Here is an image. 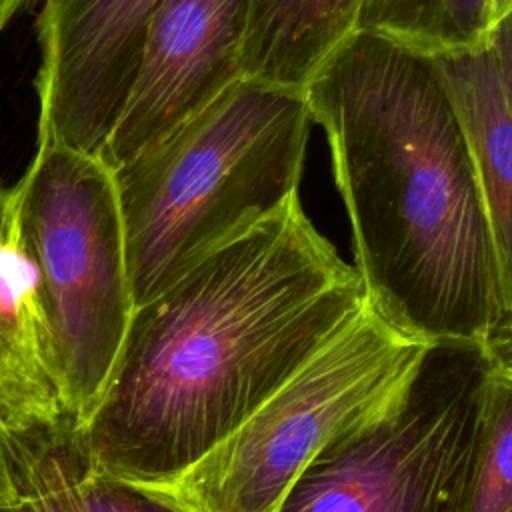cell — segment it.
<instances>
[{"instance_id":"13","label":"cell","mask_w":512,"mask_h":512,"mask_svg":"<svg viewBox=\"0 0 512 512\" xmlns=\"http://www.w3.org/2000/svg\"><path fill=\"white\" fill-rule=\"evenodd\" d=\"M510 10L512 0H364L356 32L436 58L484 48Z\"/></svg>"},{"instance_id":"16","label":"cell","mask_w":512,"mask_h":512,"mask_svg":"<svg viewBox=\"0 0 512 512\" xmlns=\"http://www.w3.org/2000/svg\"><path fill=\"white\" fill-rule=\"evenodd\" d=\"M484 48L490 56L504 100L512 114V10L490 30Z\"/></svg>"},{"instance_id":"5","label":"cell","mask_w":512,"mask_h":512,"mask_svg":"<svg viewBox=\"0 0 512 512\" xmlns=\"http://www.w3.org/2000/svg\"><path fill=\"white\" fill-rule=\"evenodd\" d=\"M18 188L22 240L76 434L100 402L136 310L116 174L100 154L36 136Z\"/></svg>"},{"instance_id":"4","label":"cell","mask_w":512,"mask_h":512,"mask_svg":"<svg viewBox=\"0 0 512 512\" xmlns=\"http://www.w3.org/2000/svg\"><path fill=\"white\" fill-rule=\"evenodd\" d=\"M494 368L430 344L408 378L336 432L274 512H466Z\"/></svg>"},{"instance_id":"12","label":"cell","mask_w":512,"mask_h":512,"mask_svg":"<svg viewBox=\"0 0 512 512\" xmlns=\"http://www.w3.org/2000/svg\"><path fill=\"white\" fill-rule=\"evenodd\" d=\"M22 482L40 512H188L154 488L94 470L72 434L24 440Z\"/></svg>"},{"instance_id":"14","label":"cell","mask_w":512,"mask_h":512,"mask_svg":"<svg viewBox=\"0 0 512 512\" xmlns=\"http://www.w3.org/2000/svg\"><path fill=\"white\" fill-rule=\"evenodd\" d=\"M512 508V378L494 370L466 512Z\"/></svg>"},{"instance_id":"1","label":"cell","mask_w":512,"mask_h":512,"mask_svg":"<svg viewBox=\"0 0 512 512\" xmlns=\"http://www.w3.org/2000/svg\"><path fill=\"white\" fill-rule=\"evenodd\" d=\"M366 304L356 266L294 194L136 306L74 442L94 470L162 486L240 428Z\"/></svg>"},{"instance_id":"8","label":"cell","mask_w":512,"mask_h":512,"mask_svg":"<svg viewBox=\"0 0 512 512\" xmlns=\"http://www.w3.org/2000/svg\"><path fill=\"white\" fill-rule=\"evenodd\" d=\"M160 0H42L36 136L100 154Z\"/></svg>"},{"instance_id":"6","label":"cell","mask_w":512,"mask_h":512,"mask_svg":"<svg viewBox=\"0 0 512 512\" xmlns=\"http://www.w3.org/2000/svg\"><path fill=\"white\" fill-rule=\"evenodd\" d=\"M426 346L366 304L240 428L154 490L188 512H274L314 454L394 392Z\"/></svg>"},{"instance_id":"17","label":"cell","mask_w":512,"mask_h":512,"mask_svg":"<svg viewBox=\"0 0 512 512\" xmlns=\"http://www.w3.org/2000/svg\"><path fill=\"white\" fill-rule=\"evenodd\" d=\"M492 368L512 378V308H508L482 344Z\"/></svg>"},{"instance_id":"15","label":"cell","mask_w":512,"mask_h":512,"mask_svg":"<svg viewBox=\"0 0 512 512\" xmlns=\"http://www.w3.org/2000/svg\"><path fill=\"white\" fill-rule=\"evenodd\" d=\"M22 450L24 440L0 418V508L14 506L24 498Z\"/></svg>"},{"instance_id":"19","label":"cell","mask_w":512,"mask_h":512,"mask_svg":"<svg viewBox=\"0 0 512 512\" xmlns=\"http://www.w3.org/2000/svg\"><path fill=\"white\" fill-rule=\"evenodd\" d=\"M0 512H40V510L36 508L34 500L24 492V498H22L18 504H14V506H4V508H0Z\"/></svg>"},{"instance_id":"7","label":"cell","mask_w":512,"mask_h":512,"mask_svg":"<svg viewBox=\"0 0 512 512\" xmlns=\"http://www.w3.org/2000/svg\"><path fill=\"white\" fill-rule=\"evenodd\" d=\"M250 0H160L100 156L118 168L244 78Z\"/></svg>"},{"instance_id":"3","label":"cell","mask_w":512,"mask_h":512,"mask_svg":"<svg viewBox=\"0 0 512 512\" xmlns=\"http://www.w3.org/2000/svg\"><path fill=\"white\" fill-rule=\"evenodd\" d=\"M312 124L304 90L240 78L114 168L136 306L298 194Z\"/></svg>"},{"instance_id":"10","label":"cell","mask_w":512,"mask_h":512,"mask_svg":"<svg viewBox=\"0 0 512 512\" xmlns=\"http://www.w3.org/2000/svg\"><path fill=\"white\" fill-rule=\"evenodd\" d=\"M466 130L512 308V114L486 48L430 58Z\"/></svg>"},{"instance_id":"20","label":"cell","mask_w":512,"mask_h":512,"mask_svg":"<svg viewBox=\"0 0 512 512\" xmlns=\"http://www.w3.org/2000/svg\"><path fill=\"white\" fill-rule=\"evenodd\" d=\"M508 512H512V508H510V510H508Z\"/></svg>"},{"instance_id":"9","label":"cell","mask_w":512,"mask_h":512,"mask_svg":"<svg viewBox=\"0 0 512 512\" xmlns=\"http://www.w3.org/2000/svg\"><path fill=\"white\" fill-rule=\"evenodd\" d=\"M0 418L22 440L72 434L36 270L22 240L18 182H0Z\"/></svg>"},{"instance_id":"2","label":"cell","mask_w":512,"mask_h":512,"mask_svg":"<svg viewBox=\"0 0 512 512\" xmlns=\"http://www.w3.org/2000/svg\"><path fill=\"white\" fill-rule=\"evenodd\" d=\"M370 308L422 344H484L506 312L456 106L430 58L354 32L304 86Z\"/></svg>"},{"instance_id":"18","label":"cell","mask_w":512,"mask_h":512,"mask_svg":"<svg viewBox=\"0 0 512 512\" xmlns=\"http://www.w3.org/2000/svg\"><path fill=\"white\" fill-rule=\"evenodd\" d=\"M32 0H0V30Z\"/></svg>"},{"instance_id":"11","label":"cell","mask_w":512,"mask_h":512,"mask_svg":"<svg viewBox=\"0 0 512 512\" xmlns=\"http://www.w3.org/2000/svg\"><path fill=\"white\" fill-rule=\"evenodd\" d=\"M364 0H250L244 78L304 90L358 26Z\"/></svg>"}]
</instances>
